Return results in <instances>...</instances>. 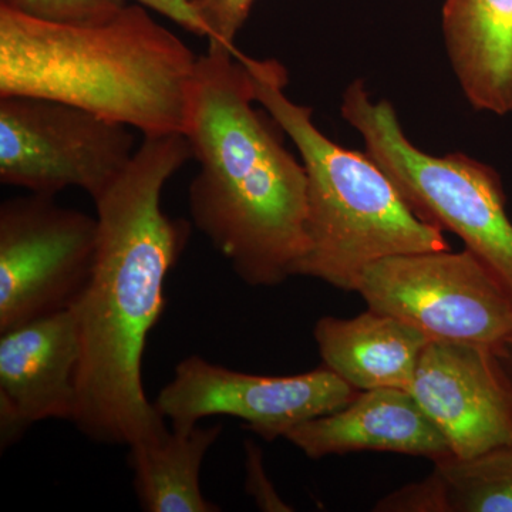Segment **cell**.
<instances>
[{
  "label": "cell",
  "instance_id": "1",
  "mask_svg": "<svg viewBox=\"0 0 512 512\" xmlns=\"http://www.w3.org/2000/svg\"><path fill=\"white\" fill-rule=\"evenodd\" d=\"M190 160L185 134L146 136L123 174L93 200L99 237L77 301L82 360L72 423L94 443L130 446L165 427L144 390L143 356L167 305L165 279L190 238V224L165 214L161 195Z\"/></svg>",
  "mask_w": 512,
  "mask_h": 512
},
{
  "label": "cell",
  "instance_id": "2",
  "mask_svg": "<svg viewBox=\"0 0 512 512\" xmlns=\"http://www.w3.org/2000/svg\"><path fill=\"white\" fill-rule=\"evenodd\" d=\"M241 52L208 43L198 57L185 137L198 173L188 188L195 228L249 286H278L295 276L306 251L308 177L255 109Z\"/></svg>",
  "mask_w": 512,
  "mask_h": 512
},
{
  "label": "cell",
  "instance_id": "3",
  "mask_svg": "<svg viewBox=\"0 0 512 512\" xmlns=\"http://www.w3.org/2000/svg\"><path fill=\"white\" fill-rule=\"evenodd\" d=\"M198 57L138 3L67 26L0 5V97L62 101L146 136L185 133Z\"/></svg>",
  "mask_w": 512,
  "mask_h": 512
},
{
  "label": "cell",
  "instance_id": "4",
  "mask_svg": "<svg viewBox=\"0 0 512 512\" xmlns=\"http://www.w3.org/2000/svg\"><path fill=\"white\" fill-rule=\"evenodd\" d=\"M256 103L298 150L308 177L306 251L295 276L356 292L370 265L390 256L450 249L443 229L421 220L367 153L340 147L285 94L288 73L274 59L239 55Z\"/></svg>",
  "mask_w": 512,
  "mask_h": 512
},
{
  "label": "cell",
  "instance_id": "5",
  "mask_svg": "<svg viewBox=\"0 0 512 512\" xmlns=\"http://www.w3.org/2000/svg\"><path fill=\"white\" fill-rule=\"evenodd\" d=\"M340 113L416 215L456 234L512 296V221L498 171L463 153L436 157L414 146L392 103L373 100L363 80L346 89Z\"/></svg>",
  "mask_w": 512,
  "mask_h": 512
},
{
  "label": "cell",
  "instance_id": "6",
  "mask_svg": "<svg viewBox=\"0 0 512 512\" xmlns=\"http://www.w3.org/2000/svg\"><path fill=\"white\" fill-rule=\"evenodd\" d=\"M357 293L372 311L430 340L483 346L500 355L512 340V296L470 249L390 256L370 265Z\"/></svg>",
  "mask_w": 512,
  "mask_h": 512
},
{
  "label": "cell",
  "instance_id": "7",
  "mask_svg": "<svg viewBox=\"0 0 512 512\" xmlns=\"http://www.w3.org/2000/svg\"><path fill=\"white\" fill-rule=\"evenodd\" d=\"M130 127L62 101L0 97V181L33 194L79 188L92 200L136 154Z\"/></svg>",
  "mask_w": 512,
  "mask_h": 512
},
{
  "label": "cell",
  "instance_id": "8",
  "mask_svg": "<svg viewBox=\"0 0 512 512\" xmlns=\"http://www.w3.org/2000/svg\"><path fill=\"white\" fill-rule=\"evenodd\" d=\"M96 217L33 194L0 205V333L70 308L92 276Z\"/></svg>",
  "mask_w": 512,
  "mask_h": 512
},
{
  "label": "cell",
  "instance_id": "9",
  "mask_svg": "<svg viewBox=\"0 0 512 512\" xmlns=\"http://www.w3.org/2000/svg\"><path fill=\"white\" fill-rule=\"evenodd\" d=\"M359 393L326 366L302 375L261 376L188 356L175 366L173 379L154 406L174 430H190L207 417L228 416L274 441L305 421L348 406Z\"/></svg>",
  "mask_w": 512,
  "mask_h": 512
},
{
  "label": "cell",
  "instance_id": "10",
  "mask_svg": "<svg viewBox=\"0 0 512 512\" xmlns=\"http://www.w3.org/2000/svg\"><path fill=\"white\" fill-rule=\"evenodd\" d=\"M410 393L453 457L473 458L512 446V379L494 350L430 340Z\"/></svg>",
  "mask_w": 512,
  "mask_h": 512
},
{
  "label": "cell",
  "instance_id": "11",
  "mask_svg": "<svg viewBox=\"0 0 512 512\" xmlns=\"http://www.w3.org/2000/svg\"><path fill=\"white\" fill-rule=\"evenodd\" d=\"M82 333L77 302L0 333V440L5 450L39 421H72Z\"/></svg>",
  "mask_w": 512,
  "mask_h": 512
},
{
  "label": "cell",
  "instance_id": "12",
  "mask_svg": "<svg viewBox=\"0 0 512 512\" xmlns=\"http://www.w3.org/2000/svg\"><path fill=\"white\" fill-rule=\"evenodd\" d=\"M284 439L312 460L359 451L426 457L433 463L453 456L410 390L392 387L360 392L348 406L293 427Z\"/></svg>",
  "mask_w": 512,
  "mask_h": 512
},
{
  "label": "cell",
  "instance_id": "13",
  "mask_svg": "<svg viewBox=\"0 0 512 512\" xmlns=\"http://www.w3.org/2000/svg\"><path fill=\"white\" fill-rule=\"evenodd\" d=\"M313 338L323 366L359 392L412 389L421 352L430 342L409 323L369 308L352 319L323 316Z\"/></svg>",
  "mask_w": 512,
  "mask_h": 512
},
{
  "label": "cell",
  "instance_id": "14",
  "mask_svg": "<svg viewBox=\"0 0 512 512\" xmlns=\"http://www.w3.org/2000/svg\"><path fill=\"white\" fill-rule=\"evenodd\" d=\"M448 59L474 110L512 114V0H444Z\"/></svg>",
  "mask_w": 512,
  "mask_h": 512
},
{
  "label": "cell",
  "instance_id": "15",
  "mask_svg": "<svg viewBox=\"0 0 512 512\" xmlns=\"http://www.w3.org/2000/svg\"><path fill=\"white\" fill-rule=\"evenodd\" d=\"M221 424L190 430L163 429L130 444L128 466L141 510L147 512H220L201 491V467Z\"/></svg>",
  "mask_w": 512,
  "mask_h": 512
},
{
  "label": "cell",
  "instance_id": "16",
  "mask_svg": "<svg viewBox=\"0 0 512 512\" xmlns=\"http://www.w3.org/2000/svg\"><path fill=\"white\" fill-rule=\"evenodd\" d=\"M434 471L443 481L448 512H512V446L444 458Z\"/></svg>",
  "mask_w": 512,
  "mask_h": 512
},
{
  "label": "cell",
  "instance_id": "17",
  "mask_svg": "<svg viewBox=\"0 0 512 512\" xmlns=\"http://www.w3.org/2000/svg\"><path fill=\"white\" fill-rule=\"evenodd\" d=\"M28 18L67 26L103 25L119 16L127 0H0Z\"/></svg>",
  "mask_w": 512,
  "mask_h": 512
},
{
  "label": "cell",
  "instance_id": "18",
  "mask_svg": "<svg viewBox=\"0 0 512 512\" xmlns=\"http://www.w3.org/2000/svg\"><path fill=\"white\" fill-rule=\"evenodd\" d=\"M255 0H194L195 12L204 23L208 43L238 50L235 47L239 30L247 22Z\"/></svg>",
  "mask_w": 512,
  "mask_h": 512
},
{
  "label": "cell",
  "instance_id": "19",
  "mask_svg": "<svg viewBox=\"0 0 512 512\" xmlns=\"http://www.w3.org/2000/svg\"><path fill=\"white\" fill-rule=\"evenodd\" d=\"M375 511L448 512L443 481L433 470L430 477L420 483L404 485L396 493L387 495L376 505Z\"/></svg>",
  "mask_w": 512,
  "mask_h": 512
},
{
  "label": "cell",
  "instance_id": "20",
  "mask_svg": "<svg viewBox=\"0 0 512 512\" xmlns=\"http://www.w3.org/2000/svg\"><path fill=\"white\" fill-rule=\"evenodd\" d=\"M247 491L255 498L256 504L264 511H291L274 487L269 483L268 476L262 466V457L259 447L248 441L247 443Z\"/></svg>",
  "mask_w": 512,
  "mask_h": 512
},
{
  "label": "cell",
  "instance_id": "21",
  "mask_svg": "<svg viewBox=\"0 0 512 512\" xmlns=\"http://www.w3.org/2000/svg\"><path fill=\"white\" fill-rule=\"evenodd\" d=\"M133 2L160 13L161 16L177 23L180 28L194 36L204 37V39L208 37L204 23L195 12L194 0H133Z\"/></svg>",
  "mask_w": 512,
  "mask_h": 512
},
{
  "label": "cell",
  "instance_id": "22",
  "mask_svg": "<svg viewBox=\"0 0 512 512\" xmlns=\"http://www.w3.org/2000/svg\"><path fill=\"white\" fill-rule=\"evenodd\" d=\"M500 359L503 360L505 369H507L508 375H510L512 379V340L508 343L507 346L503 349V352L500 353Z\"/></svg>",
  "mask_w": 512,
  "mask_h": 512
}]
</instances>
